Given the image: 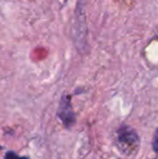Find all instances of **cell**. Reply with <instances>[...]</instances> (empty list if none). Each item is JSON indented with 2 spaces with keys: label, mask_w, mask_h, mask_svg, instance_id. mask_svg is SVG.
Listing matches in <instances>:
<instances>
[{
  "label": "cell",
  "mask_w": 158,
  "mask_h": 159,
  "mask_svg": "<svg viewBox=\"0 0 158 159\" xmlns=\"http://www.w3.org/2000/svg\"><path fill=\"white\" fill-rule=\"evenodd\" d=\"M0 149H2V146H0Z\"/></svg>",
  "instance_id": "cell-5"
},
{
  "label": "cell",
  "mask_w": 158,
  "mask_h": 159,
  "mask_svg": "<svg viewBox=\"0 0 158 159\" xmlns=\"http://www.w3.org/2000/svg\"><path fill=\"white\" fill-rule=\"evenodd\" d=\"M57 116L62 124L66 128H72L76 122V115L72 106V98L68 94H63L61 98L57 109Z\"/></svg>",
  "instance_id": "cell-2"
},
{
  "label": "cell",
  "mask_w": 158,
  "mask_h": 159,
  "mask_svg": "<svg viewBox=\"0 0 158 159\" xmlns=\"http://www.w3.org/2000/svg\"><path fill=\"white\" fill-rule=\"evenodd\" d=\"M152 147H153V151H154L155 153L158 154V128H157L156 130H155L154 136H153Z\"/></svg>",
  "instance_id": "cell-4"
},
{
  "label": "cell",
  "mask_w": 158,
  "mask_h": 159,
  "mask_svg": "<svg viewBox=\"0 0 158 159\" xmlns=\"http://www.w3.org/2000/svg\"><path fill=\"white\" fill-rule=\"evenodd\" d=\"M117 145L124 154L137 153L140 146V138L133 128L122 125L117 130Z\"/></svg>",
  "instance_id": "cell-1"
},
{
  "label": "cell",
  "mask_w": 158,
  "mask_h": 159,
  "mask_svg": "<svg viewBox=\"0 0 158 159\" xmlns=\"http://www.w3.org/2000/svg\"><path fill=\"white\" fill-rule=\"evenodd\" d=\"M3 159H29V157H27V156H20V155H17L15 152L9 151L8 153L6 154Z\"/></svg>",
  "instance_id": "cell-3"
}]
</instances>
